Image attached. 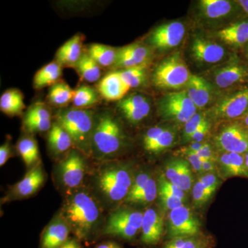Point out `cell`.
Here are the masks:
<instances>
[{"instance_id": "1", "label": "cell", "mask_w": 248, "mask_h": 248, "mask_svg": "<svg viewBox=\"0 0 248 248\" xmlns=\"http://www.w3.org/2000/svg\"><path fill=\"white\" fill-rule=\"evenodd\" d=\"M103 208L92 192L81 186L67 192L60 213L77 237L88 241L104 228Z\"/></svg>"}, {"instance_id": "2", "label": "cell", "mask_w": 248, "mask_h": 248, "mask_svg": "<svg viewBox=\"0 0 248 248\" xmlns=\"http://www.w3.org/2000/svg\"><path fill=\"white\" fill-rule=\"evenodd\" d=\"M130 162L102 161L91 177V192L103 208H112L125 202L131 190L135 174Z\"/></svg>"}, {"instance_id": "3", "label": "cell", "mask_w": 248, "mask_h": 248, "mask_svg": "<svg viewBox=\"0 0 248 248\" xmlns=\"http://www.w3.org/2000/svg\"><path fill=\"white\" fill-rule=\"evenodd\" d=\"M127 138L115 113L108 109L96 111L91 140V157L115 160L126 148Z\"/></svg>"}, {"instance_id": "4", "label": "cell", "mask_w": 248, "mask_h": 248, "mask_svg": "<svg viewBox=\"0 0 248 248\" xmlns=\"http://www.w3.org/2000/svg\"><path fill=\"white\" fill-rule=\"evenodd\" d=\"M96 111L93 109L62 108L55 121L69 134L74 148L91 157V140Z\"/></svg>"}, {"instance_id": "5", "label": "cell", "mask_w": 248, "mask_h": 248, "mask_svg": "<svg viewBox=\"0 0 248 248\" xmlns=\"http://www.w3.org/2000/svg\"><path fill=\"white\" fill-rule=\"evenodd\" d=\"M143 212L129 207L114 209L105 221L102 233L132 241L141 231Z\"/></svg>"}, {"instance_id": "6", "label": "cell", "mask_w": 248, "mask_h": 248, "mask_svg": "<svg viewBox=\"0 0 248 248\" xmlns=\"http://www.w3.org/2000/svg\"><path fill=\"white\" fill-rule=\"evenodd\" d=\"M188 67L179 53L160 62L152 74V82L161 89H179L186 86L190 77Z\"/></svg>"}, {"instance_id": "7", "label": "cell", "mask_w": 248, "mask_h": 248, "mask_svg": "<svg viewBox=\"0 0 248 248\" xmlns=\"http://www.w3.org/2000/svg\"><path fill=\"white\" fill-rule=\"evenodd\" d=\"M84 153L73 148L57 165V181L67 191L81 187L89 170L87 158Z\"/></svg>"}, {"instance_id": "8", "label": "cell", "mask_w": 248, "mask_h": 248, "mask_svg": "<svg viewBox=\"0 0 248 248\" xmlns=\"http://www.w3.org/2000/svg\"><path fill=\"white\" fill-rule=\"evenodd\" d=\"M166 226L169 240L202 233V222L186 204L168 213Z\"/></svg>"}, {"instance_id": "9", "label": "cell", "mask_w": 248, "mask_h": 248, "mask_svg": "<svg viewBox=\"0 0 248 248\" xmlns=\"http://www.w3.org/2000/svg\"><path fill=\"white\" fill-rule=\"evenodd\" d=\"M159 112L164 119L185 124L197 113V108L186 91L165 95L159 104Z\"/></svg>"}, {"instance_id": "10", "label": "cell", "mask_w": 248, "mask_h": 248, "mask_svg": "<svg viewBox=\"0 0 248 248\" xmlns=\"http://www.w3.org/2000/svg\"><path fill=\"white\" fill-rule=\"evenodd\" d=\"M215 143L223 153L245 154L248 152V130L238 121H234L220 130Z\"/></svg>"}, {"instance_id": "11", "label": "cell", "mask_w": 248, "mask_h": 248, "mask_svg": "<svg viewBox=\"0 0 248 248\" xmlns=\"http://www.w3.org/2000/svg\"><path fill=\"white\" fill-rule=\"evenodd\" d=\"M248 110V84L239 86L217 104L213 115L218 120H239Z\"/></svg>"}, {"instance_id": "12", "label": "cell", "mask_w": 248, "mask_h": 248, "mask_svg": "<svg viewBox=\"0 0 248 248\" xmlns=\"http://www.w3.org/2000/svg\"><path fill=\"white\" fill-rule=\"evenodd\" d=\"M117 110L128 123L137 125L141 123L151 114V101L146 96L133 93L117 102Z\"/></svg>"}, {"instance_id": "13", "label": "cell", "mask_w": 248, "mask_h": 248, "mask_svg": "<svg viewBox=\"0 0 248 248\" xmlns=\"http://www.w3.org/2000/svg\"><path fill=\"white\" fill-rule=\"evenodd\" d=\"M185 33L186 28L183 23H167L153 30L148 37V43L155 48L168 50L180 45Z\"/></svg>"}, {"instance_id": "14", "label": "cell", "mask_w": 248, "mask_h": 248, "mask_svg": "<svg viewBox=\"0 0 248 248\" xmlns=\"http://www.w3.org/2000/svg\"><path fill=\"white\" fill-rule=\"evenodd\" d=\"M46 175L40 163L31 168L17 184H15L6 196L7 201L22 200L35 195L45 184Z\"/></svg>"}, {"instance_id": "15", "label": "cell", "mask_w": 248, "mask_h": 248, "mask_svg": "<svg viewBox=\"0 0 248 248\" xmlns=\"http://www.w3.org/2000/svg\"><path fill=\"white\" fill-rule=\"evenodd\" d=\"M53 123L51 112L46 104L42 102L32 104L23 117V128L30 135L48 132Z\"/></svg>"}, {"instance_id": "16", "label": "cell", "mask_w": 248, "mask_h": 248, "mask_svg": "<svg viewBox=\"0 0 248 248\" xmlns=\"http://www.w3.org/2000/svg\"><path fill=\"white\" fill-rule=\"evenodd\" d=\"M151 50L146 46L135 43L117 48V56L112 68L124 70L148 65Z\"/></svg>"}, {"instance_id": "17", "label": "cell", "mask_w": 248, "mask_h": 248, "mask_svg": "<svg viewBox=\"0 0 248 248\" xmlns=\"http://www.w3.org/2000/svg\"><path fill=\"white\" fill-rule=\"evenodd\" d=\"M215 82L221 89L248 84V64L236 61L222 67L215 72Z\"/></svg>"}, {"instance_id": "18", "label": "cell", "mask_w": 248, "mask_h": 248, "mask_svg": "<svg viewBox=\"0 0 248 248\" xmlns=\"http://www.w3.org/2000/svg\"><path fill=\"white\" fill-rule=\"evenodd\" d=\"M164 175L169 182L180 187L186 193L192 191L195 181L190 164L186 159H173L166 164Z\"/></svg>"}, {"instance_id": "19", "label": "cell", "mask_w": 248, "mask_h": 248, "mask_svg": "<svg viewBox=\"0 0 248 248\" xmlns=\"http://www.w3.org/2000/svg\"><path fill=\"white\" fill-rule=\"evenodd\" d=\"M71 232L69 225L59 213L47 225L41 237V248H62Z\"/></svg>"}, {"instance_id": "20", "label": "cell", "mask_w": 248, "mask_h": 248, "mask_svg": "<svg viewBox=\"0 0 248 248\" xmlns=\"http://www.w3.org/2000/svg\"><path fill=\"white\" fill-rule=\"evenodd\" d=\"M165 224L162 215L153 207L143 212L141 241L148 246L159 244L164 236Z\"/></svg>"}, {"instance_id": "21", "label": "cell", "mask_w": 248, "mask_h": 248, "mask_svg": "<svg viewBox=\"0 0 248 248\" xmlns=\"http://www.w3.org/2000/svg\"><path fill=\"white\" fill-rule=\"evenodd\" d=\"M192 54L194 58L201 63H216L224 58L226 50L216 42L197 37L192 42Z\"/></svg>"}, {"instance_id": "22", "label": "cell", "mask_w": 248, "mask_h": 248, "mask_svg": "<svg viewBox=\"0 0 248 248\" xmlns=\"http://www.w3.org/2000/svg\"><path fill=\"white\" fill-rule=\"evenodd\" d=\"M97 89L99 94L108 102H119L130 90L124 84L117 71L106 75L98 84Z\"/></svg>"}, {"instance_id": "23", "label": "cell", "mask_w": 248, "mask_h": 248, "mask_svg": "<svg viewBox=\"0 0 248 248\" xmlns=\"http://www.w3.org/2000/svg\"><path fill=\"white\" fill-rule=\"evenodd\" d=\"M84 35L80 33L72 37L58 49L55 55V61L62 67L75 68L84 53Z\"/></svg>"}, {"instance_id": "24", "label": "cell", "mask_w": 248, "mask_h": 248, "mask_svg": "<svg viewBox=\"0 0 248 248\" xmlns=\"http://www.w3.org/2000/svg\"><path fill=\"white\" fill-rule=\"evenodd\" d=\"M48 147L49 151L55 156H64L75 148L69 134L56 121L53 122L48 131Z\"/></svg>"}, {"instance_id": "25", "label": "cell", "mask_w": 248, "mask_h": 248, "mask_svg": "<svg viewBox=\"0 0 248 248\" xmlns=\"http://www.w3.org/2000/svg\"><path fill=\"white\" fill-rule=\"evenodd\" d=\"M187 96L196 107L202 108L208 105L211 99V86L202 77L192 75L186 85Z\"/></svg>"}, {"instance_id": "26", "label": "cell", "mask_w": 248, "mask_h": 248, "mask_svg": "<svg viewBox=\"0 0 248 248\" xmlns=\"http://www.w3.org/2000/svg\"><path fill=\"white\" fill-rule=\"evenodd\" d=\"M218 38L227 45L245 48L248 43V19H242L218 31Z\"/></svg>"}, {"instance_id": "27", "label": "cell", "mask_w": 248, "mask_h": 248, "mask_svg": "<svg viewBox=\"0 0 248 248\" xmlns=\"http://www.w3.org/2000/svg\"><path fill=\"white\" fill-rule=\"evenodd\" d=\"M62 67L58 62H50L40 68L35 73L33 86L35 89H42L47 86H53L60 81L62 76Z\"/></svg>"}, {"instance_id": "28", "label": "cell", "mask_w": 248, "mask_h": 248, "mask_svg": "<svg viewBox=\"0 0 248 248\" xmlns=\"http://www.w3.org/2000/svg\"><path fill=\"white\" fill-rule=\"evenodd\" d=\"M26 108L24 95L19 90L9 89L5 91L0 97V110L8 116L22 115Z\"/></svg>"}, {"instance_id": "29", "label": "cell", "mask_w": 248, "mask_h": 248, "mask_svg": "<svg viewBox=\"0 0 248 248\" xmlns=\"http://www.w3.org/2000/svg\"><path fill=\"white\" fill-rule=\"evenodd\" d=\"M215 241L213 236L202 234L170 239L163 248H213Z\"/></svg>"}, {"instance_id": "30", "label": "cell", "mask_w": 248, "mask_h": 248, "mask_svg": "<svg viewBox=\"0 0 248 248\" xmlns=\"http://www.w3.org/2000/svg\"><path fill=\"white\" fill-rule=\"evenodd\" d=\"M200 7L202 14L212 19L226 17L234 9L232 3L228 0H202Z\"/></svg>"}, {"instance_id": "31", "label": "cell", "mask_w": 248, "mask_h": 248, "mask_svg": "<svg viewBox=\"0 0 248 248\" xmlns=\"http://www.w3.org/2000/svg\"><path fill=\"white\" fill-rule=\"evenodd\" d=\"M88 54L100 67H112L117 56V48L110 46L93 44L86 50Z\"/></svg>"}, {"instance_id": "32", "label": "cell", "mask_w": 248, "mask_h": 248, "mask_svg": "<svg viewBox=\"0 0 248 248\" xmlns=\"http://www.w3.org/2000/svg\"><path fill=\"white\" fill-rule=\"evenodd\" d=\"M75 68L81 79L89 83L96 82L102 76L101 67L86 51H84Z\"/></svg>"}, {"instance_id": "33", "label": "cell", "mask_w": 248, "mask_h": 248, "mask_svg": "<svg viewBox=\"0 0 248 248\" xmlns=\"http://www.w3.org/2000/svg\"><path fill=\"white\" fill-rule=\"evenodd\" d=\"M17 149L27 166L33 167L39 164L40 152L35 138L31 135L23 137L18 141Z\"/></svg>"}, {"instance_id": "34", "label": "cell", "mask_w": 248, "mask_h": 248, "mask_svg": "<svg viewBox=\"0 0 248 248\" xmlns=\"http://www.w3.org/2000/svg\"><path fill=\"white\" fill-rule=\"evenodd\" d=\"M75 91L64 81H60L49 90L48 102L55 107L65 108L72 103Z\"/></svg>"}, {"instance_id": "35", "label": "cell", "mask_w": 248, "mask_h": 248, "mask_svg": "<svg viewBox=\"0 0 248 248\" xmlns=\"http://www.w3.org/2000/svg\"><path fill=\"white\" fill-rule=\"evenodd\" d=\"M99 92L94 88L83 85L75 90L72 104L73 107L79 109H92L99 102Z\"/></svg>"}, {"instance_id": "36", "label": "cell", "mask_w": 248, "mask_h": 248, "mask_svg": "<svg viewBox=\"0 0 248 248\" xmlns=\"http://www.w3.org/2000/svg\"><path fill=\"white\" fill-rule=\"evenodd\" d=\"M157 196V181L152 176L146 185L136 195L127 198L125 202L131 205H147L155 202Z\"/></svg>"}, {"instance_id": "37", "label": "cell", "mask_w": 248, "mask_h": 248, "mask_svg": "<svg viewBox=\"0 0 248 248\" xmlns=\"http://www.w3.org/2000/svg\"><path fill=\"white\" fill-rule=\"evenodd\" d=\"M148 65H143L127 69L117 70L124 84L129 89H136L143 84L146 79V70Z\"/></svg>"}, {"instance_id": "38", "label": "cell", "mask_w": 248, "mask_h": 248, "mask_svg": "<svg viewBox=\"0 0 248 248\" xmlns=\"http://www.w3.org/2000/svg\"><path fill=\"white\" fill-rule=\"evenodd\" d=\"M177 138L175 130L166 128L157 138L153 142L151 146L146 150L147 153L151 155H157L161 152L169 149L174 144Z\"/></svg>"}, {"instance_id": "39", "label": "cell", "mask_w": 248, "mask_h": 248, "mask_svg": "<svg viewBox=\"0 0 248 248\" xmlns=\"http://www.w3.org/2000/svg\"><path fill=\"white\" fill-rule=\"evenodd\" d=\"M191 192L194 206L197 208H202L205 206L215 193L214 191L205 187L199 180L194 184Z\"/></svg>"}, {"instance_id": "40", "label": "cell", "mask_w": 248, "mask_h": 248, "mask_svg": "<svg viewBox=\"0 0 248 248\" xmlns=\"http://www.w3.org/2000/svg\"><path fill=\"white\" fill-rule=\"evenodd\" d=\"M157 197L159 199L160 208H161L162 212L167 214L174 209L179 208L186 204V202L182 199L159 189Z\"/></svg>"}, {"instance_id": "41", "label": "cell", "mask_w": 248, "mask_h": 248, "mask_svg": "<svg viewBox=\"0 0 248 248\" xmlns=\"http://www.w3.org/2000/svg\"><path fill=\"white\" fill-rule=\"evenodd\" d=\"M231 160L229 177H243L248 179V169L245 161L244 154L229 153Z\"/></svg>"}, {"instance_id": "42", "label": "cell", "mask_w": 248, "mask_h": 248, "mask_svg": "<svg viewBox=\"0 0 248 248\" xmlns=\"http://www.w3.org/2000/svg\"><path fill=\"white\" fill-rule=\"evenodd\" d=\"M206 117L202 113H196L195 115L184 124V130H183V139L184 141H190L191 137L200 128L204 121L206 120Z\"/></svg>"}, {"instance_id": "43", "label": "cell", "mask_w": 248, "mask_h": 248, "mask_svg": "<svg viewBox=\"0 0 248 248\" xmlns=\"http://www.w3.org/2000/svg\"><path fill=\"white\" fill-rule=\"evenodd\" d=\"M157 185L159 190L165 191V192L175 196V197H179V198L182 199V200L187 202V194L184 191H183L177 186L174 185L172 183L169 182L165 177L164 174H161L159 178H158Z\"/></svg>"}, {"instance_id": "44", "label": "cell", "mask_w": 248, "mask_h": 248, "mask_svg": "<svg viewBox=\"0 0 248 248\" xmlns=\"http://www.w3.org/2000/svg\"><path fill=\"white\" fill-rule=\"evenodd\" d=\"M152 174L149 171L141 170L139 172L138 174H135V178H134L133 186H132L131 190L129 192L128 197H133V196L136 195L137 193L141 190L142 187H143L147 182L149 180L150 178L152 177ZM126 198V199H127Z\"/></svg>"}, {"instance_id": "45", "label": "cell", "mask_w": 248, "mask_h": 248, "mask_svg": "<svg viewBox=\"0 0 248 248\" xmlns=\"http://www.w3.org/2000/svg\"><path fill=\"white\" fill-rule=\"evenodd\" d=\"M198 180L207 188L215 192L221 185V180L215 172L203 173L201 174Z\"/></svg>"}, {"instance_id": "46", "label": "cell", "mask_w": 248, "mask_h": 248, "mask_svg": "<svg viewBox=\"0 0 248 248\" xmlns=\"http://www.w3.org/2000/svg\"><path fill=\"white\" fill-rule=\"evenodd\" d=\"M210 129H211V124L210 121L206 119L200 128L197 129V131L191 137L189 141L191 143H202L210 133Z\"/></svg>"}, {"instance_id": "47", "label": "cell", "mask_w": 248, "mask_h": 248, "mask_svg": "<svg viewBox=\"0 0 248 248\" xmlns=\"http://www.w3.org/2000/svg\"><path fill=\"white\" fill-rule=\"evenodd\" d=\"M182 154L185 155V158L187 159L194 172L198 173L200 175L203 174L202 160L197 153H183Z\"/></svg>"}, {"instance_id": "48", "label": "cell", "mask_w": 248, "mask_h": 248, "mask_svg": "<svg viewBox=\"0 0 248 248\" xmlns=\"http://www.w3.org/2000/svg\"><path fill=\"white\" fill-rule=\"evenodd\" d=\"M13 151L11 140L8 139L0 147V166H3L12 156Z\"/></svg>"}, {"instance_id": "49", "label": "cell", "mask_w": 248, "mask_h": 248, "mask_svg": "<svg viewBox=\"0 0 248 248\" xmlns=\"http://www.w3.org/2000/svg\"><path fill=\"white\" fill-rule=\"evenodd\" d=\"M197 155L202 160H211L217 162L218 159V156H217L216 153L214 151L213 146L209 143H204L202 149L199 151Z\"/></svg>"}, {"instance_id": "50", "label": "cell", "mask_w": 248, "mask_h": 248, "mask_svg": "<svg viewBox=\"0 0 248 248\" xmlns=\"http://www.w3.org/2000/svg\"><path fill=\"white\" fill-rule=\"evenodd\" d=\"M202 169L203 173H216V161H211V160H202Z\"/></svg>"}, {"instance_id": "51", "label": "cell", "mask_w": 248, "mask_h": 248, "mask_svg": "<svg viewBox=\"0 0 248 248\" xmlns=\"http://www.w3.org/2000/svg\"><path fill=\"white\" fill-rule=\"evenodd\" d=\"M204 143H191L188 146L183 148L181 151V153H198L199 151L202 149L203 147Z\"/></svg>"}, {"instance_id": "52", "label": "cell", "mask_w": 248, "mask_h": 248, "mask_svg": "<svg viewBox=\"0 0 248 248\" xmlns=\"http://www.w3.org/2000/svg\"><path fill=\"white\" fill-rule=\"evenodd\" d=\"M62 248H81L79 243L74 239H68Z\"/></svg>"}, {"instance_id": "53", "label": "cell", "mask_w": 248, "mask_h": 248, "mask_svg": "<svg viewBox=\"0 0 248 248\" xmlns=\"http://www.w3.org/2000/svg\"><path fill=\"white\" fill-rule=\"evenodd\" d=\"M236 2L239 5L243 11L248 16V0H239Z\"/></svg>"}, {"instance_id": "54", "label": "cell", "mask_w": 248, "mask_h": 248, "mask_svg": "<svg viewBox=\"0 0 248 248\" xmlns=\"http://www.w3.org/2000/svg\"><path fill=\"white\" fill-rule=\"evenodd\" d=\"M95 248H121L118 244L114 242H106L99 245Z\"/></svg>"}, {"instance_id": "55", "label": "cell", "mask_w": 248, "mask_h": 248, "mask_svg": "<svg viewBox=\"0 0 248 248\" xmlns=\"http://www.w3.org/2000/svg\"><path fill=\"white\" fill-rule=\"evenodd\" d=\"M238 122H239L245 128L248 130V110L247 112L245 113V115L243 116L239 120H238Z\"/></svg>"}, {"instance_id": "56", "label": "cell", "mask_w": 248, "mask_h": 248, "mask_svg": "<svg viewBox=\"0 0 248 248\" xmlns=\"http://www.w3.org/2000/svg\"><path fill=\"white\" fill-rule=\"evenodd\" d=\"M245 157V161H246V166H247L248 169V152L247 153H245L244 154Z\"/></svg>"}, {"instance_id": "57", "label": "cell", "mask_w": 248, "mask_h": 248, "mask_svg": "<svg viewBox=\"0 0 248 248\" xmlns=\"http://www.w3.org/2000/svg\"><path fill=\"white\" fill-rule=\"evenodd\" d=\"M244 48L246 49V55H247L248 58V43L246 45V46H245Z\"/></svg>"}]
</instances>
